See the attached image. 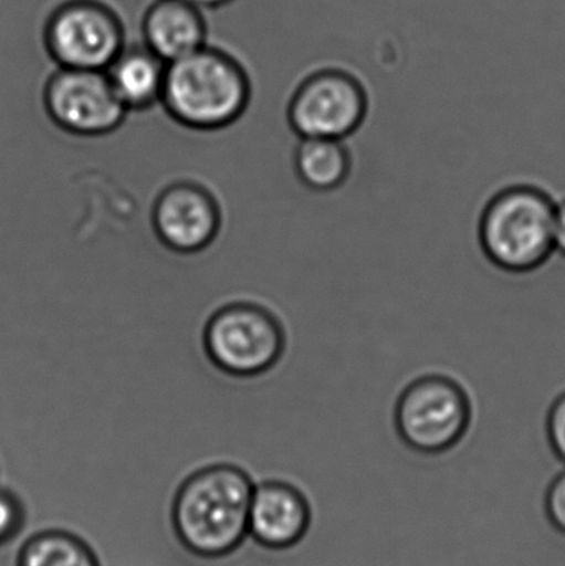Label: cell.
I'll return each mask as SVG.
<instances>
[{
  "instance_id": "13",
  "label": "cell",
  "mask_w": 565,
  "mask_h": 566,
  "mask_svg": "<svg viewBox=\"0 0 565 566\" xmlns=\"http://www.w3.org/2000/svg\"><path fill=\"white\" fill-rule=\"evenodd\" d=\"M295 175L305 188L335 191L350 175V153L342 139L302 138L295 149Z\"/></svg>"
},
{
  "instance_id": "17",
  "label": "cell",
  "mask_w": 565,
  "mask_h": 566,
  "mask_svg": "<svg viewBox=\"0 0 565 566\" xmlns=\"http://www.w3.org/2000/svg\"><path fill=\"white\" fill-rule=\"evenodd\" d=\"M546 432L554 455L565 465V391L551 406Z\"/></svg>"
},
{
  "instance_id": "12",
  "label": "cell",
  "mask_w": 565,
  "mask_h": 566,
  "mask_svg": "<svg viewBox=\"0 0 565 566\" xmlns=\"http://www.w3.org/2000/svg\"><path fill=\"white\" fill-rule=\"evenodd\" d=\"M168 63L143 42H126L105 69L113 92L128 112L161 105Z\"/></svg>"
},
{
  "instance_id": "8",
  "label": "cell",
  "mask_w": 565,
  "mask_h": 566,
  "mask_svg": "<svg viewBox=\"0 0 565 566\" xmlns=\"http://www.w3.org/2000/svg\"><path fill=\"white\" fill-rule=\"evenodd\" d=\"M42 102L60 129L83 138L116 132L128 113L113 92L105 70L56 66L43 85Z\"/></svg>"
},
{
  "instance_id": "6",
  "label": "cell",
  "mask_w": 565,
  "mask_h": 566,
  "mask_svg": "<svg viewBox=\"0 0 565 566\" xmlns=\"http://www.w3.org/2000/svg\"><path fill=\"white\" fill-rule=\"evenodd\" d=\"M43 46L63 69L105 70L128 42L118 10L106 0H60L46 13Z\"/></svg>"
},
{
  "instance_id": "11",
  "label": "cell",
  "mask_w": 565,
  "mask_h": 566,
  "mask_svg": "<svg viewBox=\"0 0 565 566\" xmlns=\"http://www.w3.org/2000/svg\"><path fill=\"white\" fill-rule=\"evenodd\" d=\"M142 39L171 63L208 43V22L192 0H153L142 19Z\"/></svg>"
},
{
  "instance_id": "10",
  "label": "cell",
  "mask_w": 565,
  "mask_h": 566,
  "mask_svg": "<svg viewBox=\"0 0 565 566\" xmlns=\"http://www.w3.org/2000/svg\"><path fill=\"white\" fill-rule=\"evenodd\" d=\"M312 524L307 497L289 482L254 484L248 515V537L259 547L284 552L297 547Z\"/></svg>"
},
{
  "instance_id": "9",
  "label": "cell",
  "mask_w": 565,
  "mask_h": 566,
  "mask_svg": "<svg viewBox=\"0 0 565 566\" xmlns=\"http://www.w3.org/2000/svg\"><path fill=\"white\" fill-rule=\"evenodd\" d=\"M151 224L158 241L176 254L206 251L221 231V206L209 189L181 181L159 192L151 209Z\"/></svg>"
},
{
  "instance_id": "16",
  "label": "cell",
  "mask_w": 565,
  "mask_h": 566,
  "mask_svg": "<svg viewBox=\"0 0 565 566\" xmlns=\"http://www.w3.org/2000/svg\"><path fill=\"white\" fill-rule=\"evenodd\" d=\"M544 512L554 531L565 537V469L551 481L547 488Z\"/></svg>"
},
{
  "instance_id": "3",
  "label": "cell",
  "mask_w": 565,
  "mask_h": 566,
  "mask_svg": "<svg viewBox=\"0 0 565 566\" xmlns=\"http://www.w3.org/2000/svg\"><path fill=\"white\" fill-rule=\"evenodd\" d=\"M556 205L533 186H513L498 192L480 219L481 249L494 268L510 274H530L550 261Z\"/></svg>"
},
{
  "instance_id": "18",
  "label": "cell",
  "mask_w": 565,
  "mask_h": 566,
  "mask_svg": "<svg viewBox=\"0 0 565 566\" xmlns=\"http://www.w3.org/2000/svg\"><path fill=\"white\" fill-rule=\"evenodd\" d=\"M554 242L556 251L565 258V199L563 205L556 206V226H554Z\"/></svg>"
},
{
  "instance_id": "2",
  "label": "cell",
  "mask_w": 565,
  "mask_h": 566,
  "mask_svg": "<svg viewBox=\"0 0 565 566\" xmlns=\"http://www.w3.org/2000/svg\"><path fill=\"white\" fill-rule=\"evenodd\" d=\"M252 98L244 63L228 50L206 43L168 63L161 105L169 118L196 132L234 125Z\"/></svg>"
},
{
  "instance_id": "4",
  "label": "cell",
  "mask_w": 565,
  "mask_h": 566,
  "mask_svg": "<svg viewBox=\"0 0 565 566\" xmlns=\"http://www.w3.org/2000/svg\"><path fill=\"white\" fill-rule=\"evenodd\" d=\"M473 406L463 386L448 376L427 375L407 386L395 406V429L410 451H453L471 428Z\"/></svg>"
},
{
  "instance_id": "15",
  "label": "cell",
  "mask_w": 565,
  "mask_h": 566,
  "mask_svg": "<svg viewBox=\"0 0 565 566\" xmlns=\"http://www.w3.org/2000/svg\"><path fill=\"white\" fill-rule=\"evenodd\" d=\"M25 512L22 502L12 492L0 491V545L17 537L23 527Z\"/></svg>"
},
{
  "instance_id": "1",
  "label": "cell",
  "mask_w": 565,
  "mask_h": 566,
  "mask_svg": "<svg viewBox=\"0 0 565 566\" xmlns=\"http://www.w3.org/2000/svg\"><path fill=\"white\" fill-rule=\"evenodd\" d=\"M252 491L254 482L238 465H206L189 474L171 504V527L181 547L201 560L236 554L249 538Z\"/></svg>"
},
{
  "instance_id": "14",
  "label": "cell",
  "mask_w": 565,
  "mask_h": 566,
  "mask_svg": "<svg viewBox=\"0 0 565 566\" xmlns=\"http://www.w3.org/2000/svg\"><path fill=\"white\" fill-rule=\"evenodd\" d=\"M15 566H100L95 552L79 535L43 531L23 542Z\"/></svg>"
},
{
  "instance_id": "7",
  "label": "cell",
  "mask_w": 565,
  "mask_h": 566,
  "mask_svg": "<svg viewBox=\"0 0 565 566\" xmlns=\"http://www.w3.org/2000/svg\"><path fill=\"white\" fill-rule=\"evenodd\" d=\"M368 112L360 78L341 69L322 66L299 82L287 105L292 132L302 138L342 139L358 132Z\"/></svg>"
},
{
  "instance_id": "19",
  "label": "cell",
  "mask_w": 565,
  "mask_h": 566,
  "mask_svg": "<svg viewBox=\"0 0 565 566\" xmlns=\"http://www.w3.org/2000/svg\"><path fill=\"white\" fill-rule=\"evenodd\" d=\"M192 2L196 3V6L201 7L202 10L205 9H221V7L231 6L232 2H236V0H192Z\"/></svg>"
},
{
  "instance_id": "5",
  "label": "cell",
  "mask_w": 565,
  "mask_h": 566,
  "mask_svg": "<svg viewBox=\"0 0 565 566\" xmlns=\"http://www.w3.org/2000/svg\"><path fill=\"white\" fill-rule=\"evenodd\" d=\"M205 352L216 368L238 378L264 375L284 355L281 319L259 303L221 306L205 326Z\"/></svg>"
}]
</instances>
